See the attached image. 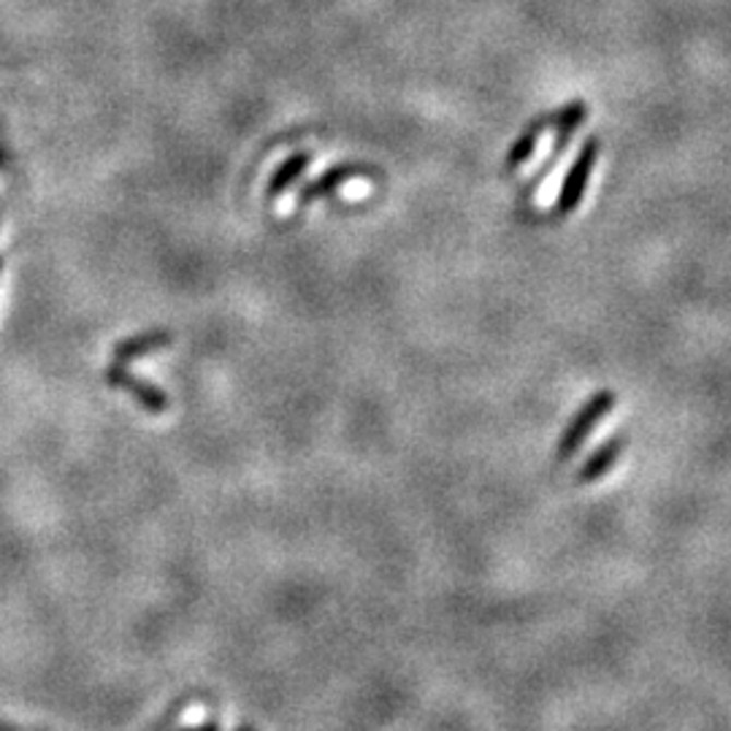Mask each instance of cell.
<instances>
[{
  "instance_id": "6da1fadb",
  "label": "cell",
  "mask_w": 731,
  "mask_h": 731,
  "mask_svg": "<svg viewBox=\"0 0 731 731\" xmlns=\"http://www.w3.org/2000/svg\"><path fill=\"white\" fill-rule=\"evenodd\" d=\"M615 402L618 396L612 391H596L594 396L572 415L564 434L559 439V447H555V464H566V460H572L577 453H580L583 444L588 442L590 434H594L596 426L615 409Z\"/></svg>"
},
{
  "instance_id": "7a4b0ae2",
  "label": "cell",
  "mask_w": 731,
  "mask_h": 731,
  "mask_svg": "<svg viewBox=\"0 0 731 731\" xmlns=\"http://www.w3.org/2000/svg\"><path fill=\"white\" fill-rule=\"evenodd\" d=\"M599 152H601V142L596 136H588L580 144V149H577L570 171H566L564 182H561L559 195H555V206H553L555 217H570L572 212L580 209L585 190H588V182H590V173H594L596 160H599Z\"/></svg>"
},
{
  "instance_id": "3957f363",
  "label": "cell",
  "mask_w": 731,
  "mask_h": 731,
  "mask_svg": "<svg viewBox=\"0 0 731 731\" xmlns=\"http://www.w3.org/2000/svg\"><path fill=\"white\" fill-rule=\"evenodd\" d=\"M104 380H106V385L115 387V391L128 393V396H131L133 402L144 409V412L163 415V412H168V407H171V402H168V396L160 391V387L142 380L139 374H133L125 363H111L109 369H106Z\"/></svg>"
},
{
  "instance_id": "277c9868",
  "label": "cell",
  "mask_w": 731,
  "mask_h": 731,
  "mask_svg": "<svg viewBox=\"0 0 731 731\" xmlns=\"http://www.w3.org/2000/svg\"><path fill=\"white\" fill-rule=\"evenodd\" d=\"M358 177H376L374 168L363 166V163H336V166L325 168L320 177H314L312 182L303 184L301 190H298V204H312V201H320L325 199V195L336 193L339 188H345L347 182H352V179Z\"/></svg>"
},
{
  "instance_id": "5b68a950",
  "label": "cell",
  "mask_w": 731,
  "mask_h": 731,
  "mask_svg": "<svg viewBox=\"0 0 731 731\" xmlns=\"http://www.w3.org/2000/svg\"><path fill=\"white\" fill-rule=\"evenodd\" d=\"M626 444H628L626 434H612L610 439H604V442L585 458L580 471H577V482L594 486V482L604 480V477L612 471V466L618 464V458L626 453Z\"/></svg>"
},
{
  "instance_id": "8992f818",
  "label": "cell",
  "mask_w": 731,
  "mask_h": 731,
  "mask_svg": "<svg viewBox=\"0 0 731 731\" xmlns=\"http://www.w3.org/2000/svg\"><path fill=\"white\" fill-rule=\"evenodd\" d=\"M585 117H588V106H585V100H572V104L561 106L559 111L548 115V128H553L555 131V144H553V152H550V160H548V166H544V171L553 166L555 157L564 155L566 144L572 142V136H575L577 128L583 125Z\"/></svg>"
},
{
  "instance_id": "52a82bcc",
  "label": "cell",
  "mask_w": 731,
  "mask_h": 731,
  "mask_svg": "<svg viewBox=\"0 0 731 731\" xmlns=\"http://www.w3.org/2000/svg\"><path fill=\"white\" fill-rule=\"evenodd\" d=\"M173 345V334L166 328H152V331H142L136 336H128V339L117 341L115 345V363H131L139 361V358L152 356L157 350H166V347Z\"/></svg>"
},
{
  "instance_id": "ba28073f",
  "label": "cell",
  "mask_w": 731,
  "mask_h": 731,
  "mask_svg": "<svg viewBox=\"0 0 731 731\" xmlns=\"http://www.w3.org/2000/svg\"><path fill=\"white\" fill-rule=\"evenodd\" d=\"M544 131H548V115L534 117V120L523 128L520 136H517L507 149V157H504V171L512 173L520 166H526V163L531 160L534 152H537L539 139H542Z\"/></svg>"
},
{
  "instance_id": "9c48e42d",
  "label": "cell",
  "mask_w": 731,
  "mask_h": 731,
  "mask_svg": "<svg viewBox=\"0 0 731 731\" xmlns=\"http://www.w3.org/2000/svg\"><path fill=\"white\" fill-rule=\"evenodd\" d=\"M312 163V152H292L285 163H279L277 168L272 171L266 184V201H277L285 190H290L298 179L303 177V171Z\"/></svg>"
},
{
  "instance_id": "30bf717a",
  "label": "cell",
  "mask_w": 731,
  "mask_h": 731,
  "mask_svg": "<svg viewBox=\"0 0 731 731\" xmlns=\"http://www.w3.org/2000/svg\"><path fill=\"white\" fill-rule=\"evenodd\" d=\"M182 710H184V702H177V705L171 707V712H166V716L160 718V721L155 723V727H152L149 731H168L173 727V721H177L179 716H182Z\"/></svg>"
},
{
  "instance_id": "8fae6325",
  "label": "cell",
  "mask_w": 731,
  "mask_h": 731,
  "mask_svg": "<svg viewBox=\"0 0 731 731\" xmlns=\"http://www.w3.org/2000/svg\"><path fill=\"white\" fill-rule=\"evenodd\" d=\"M199 731H219V727H217V721H215V718H209V721H204V723H201V729Z\"/></svg>"
},
{
  "instance_id": "7c38bea8",
  "label": "cell",
  "mask_w": 731,
  "mask_h": 731,
  "mask_svg": "<svg viewBox=\"0 0 731 731\" xmlns=\"http://www.w3.org/2000/svg\"><path fill=\"white\" fill-rule=\"evenodd\" d=\"M5 163H9V152H5L3 146H0V171H3V168H5Z\"/></svg>"
},
{
  "instance_id": "4fadbf2b",
  "label": "cell",
  "mask_w": 731,
  "mask_h": 731,
  "mask_svg": "<svg viewBox=\"0 0 731 731\" xmlns=\"http://www.w3.org/2000/svg\"><path fill=\"white\" fill-rule=\"evenodd\" d=\"M0 731H31V729H20V727H11V723H0Z\"/></svg>"
},
{
  "instance_id": "5bb4252c",
  "label": "cell",
  "mask_w": 731,
  "mask_h": 731,
  "mask_svg": "<svg viewBox=\"0 0 731 731\" xmlns=\"http://www.w3.org/2000/svg\"><path fill=\"white\" fill-rule=\"evenodd\" d=\"M236 731H255V729L247 727V723H241V727H236Z\"/></svg>"
},
{
  "instance_id": "9a60e30c",
  "label": "cell",
  "mask_w": 731,
  "mask_h": 731,
  "mask_svg": "<svg viewBox=\"0 0 731 731\" xmlns=\"http://www.w3.org/2000/svg\"><path fill=\"white\" fill-rule=\"evenodd\" d=\"M0 272H3V257H0Z\"/></svg>"
},
{
  "instance_id": "2e32d148",
  "label": "cell",
  "mask_w": 731,
  "mask_h": 731,
  "mask_svg": "<svg viewBox=\"0 0 731 731\" xmlns=\"http://www.w3.org/2000/svg\"><path fill=\"white\" fill-rule=\"evenodd\" d=\"M182 731H190V729H182Z\"/></svg>"
}]
</instances>
